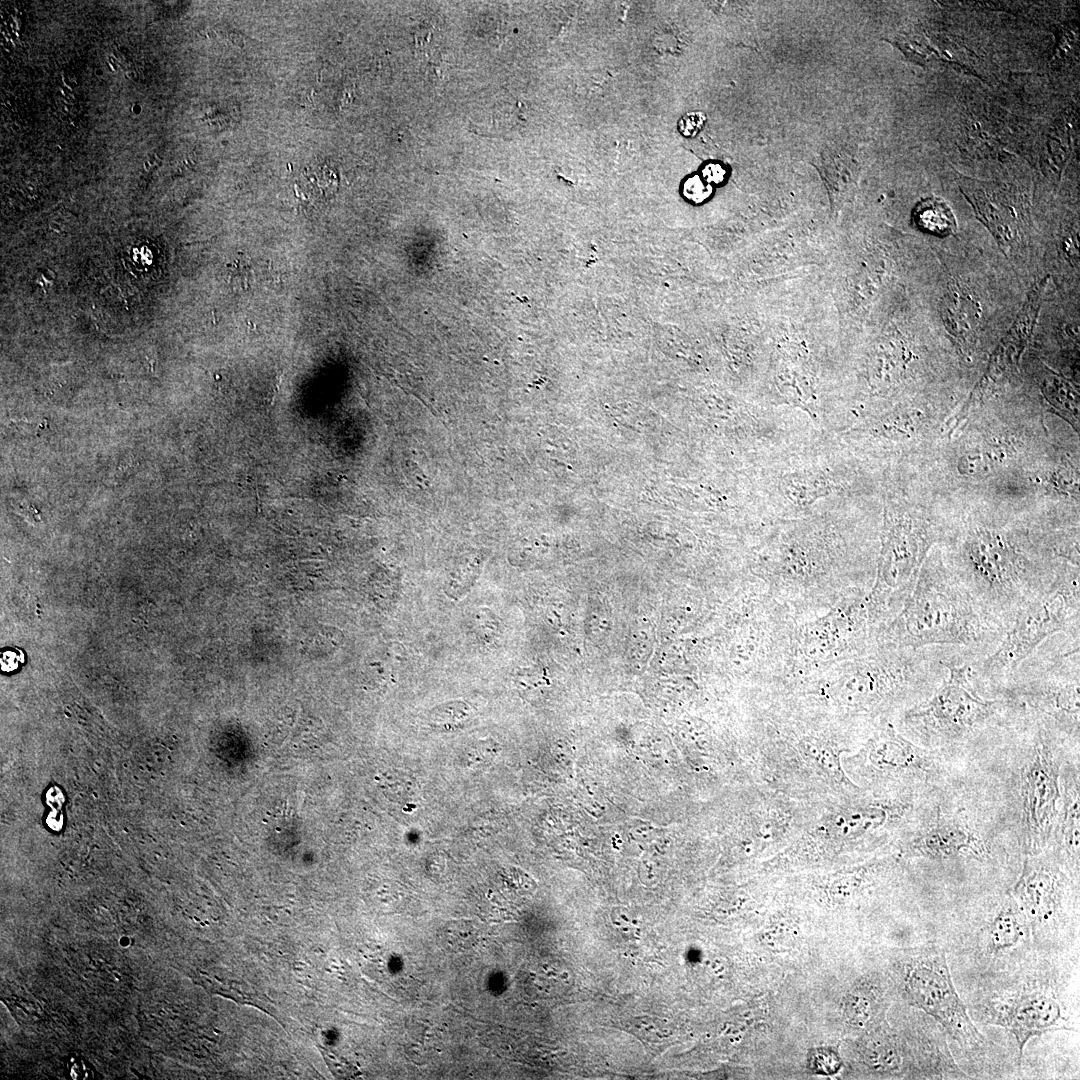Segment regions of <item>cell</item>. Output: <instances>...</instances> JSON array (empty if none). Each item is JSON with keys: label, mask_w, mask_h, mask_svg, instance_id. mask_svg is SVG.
<instances>
[{"label": "cell", "mask_w": 1080, "mask_h": 1080, "mask_svg": "<svg viewBox=\"0 0 1080 1080\" xmlns=\"http://www.w3.org/2000/svg\"><path fill=\"white\" fill-rule=\"evenodd\" d=\"M1078 958L1038 954L1011 974L965 989L963 999L975 1023L1003 1028L1014 1037L1019 1071L1033 1038L1078 1030Z\"/></svg>", "instance_id": "cell-1"}, {"label": "cell", "mask_w": 1080, "mask_h": 1080, "mask_svg": "<svg viewBox=\"0 0 1080 1080\" xmlns=\"http://www.w3.org/2000/svg\"><path fill=\"white\" fill-rule=\"evenodd\" d=\"M1005 632L952 572L941 555L926 557L899 613L877 631V647H940L978 660Z\"/></svg>", "instance_id": "cell-2"}, {"label": "cell", "mask_w": 1080, "mask_h": 1080, "mask_svg": "<svg viewBox=\"0 0 1080 1080\" xmlns=\"http://www.w3.org/2000/svg\"><path fill=\"white\" fill-rule=\"evenodd\" d=\"M852 502L772 521L753 541L752 563L791 578L836 572L867 590L876 572V532L859 527Z\"/></svg>", "instance_id": "cell-3"}, {"label": "cell", "mask_w": 1080, "mask_h": 1080, "mask_svg": "<svg viewBox=\"0 0 1080 1080\" xmlns=\"http://www.w3.org/2000/svg\"><path fill=\"white\" fill-rule=\"evenodd\" d=\"M1043 543H1033L1021 528L970 523L946 564L1006 628L1016 607L1048 587L1070 564Z\"/></svg>", "instance_id": "cell-4"}, {"label": "cell", "mask_w": 1080, "mask_h": 1080, "mask_svg": "<svg viewBox=\"0 0 1080 1080\" xmlns=\"http://www.w3.org/2000/svg\"><path fill=\"white\" fill-rule=\"evenodd\" d=\"M746 472L772 521L851 502L866 487L858 454L827 433Z\"/></svg>", "instance_id": "cell-5"}, {"label": "cell", "mask_w": 1080, "mask_h": 1080, "mask_svg": "<svg viewBox=\"0 0 1080 1080\" xmlns=\"http://www.w3.org/2000/svg\"><path fill=\"white\" fill-rule=\"evenodd\" d=\"M942 923L934 939L965 989L1011 974L1038 956L1028 921L1008 888L981 894Z\"/></svg>", "instance_id": "cell-6"}, {"label": "cell", "mask_w": 1080, "mask_h": 1080, "mask_svg": "<svg viewBox=\"0 0 1080 1080\" xmlns=\"http://www.w3.org/2000/svg\"><path fill=\"white\" fill-rule=\"evenodd\" d=\"M1016 737L1009 777L1013 831L1023 855L1047 850L1061 802V743L1067 738L1041 718L1024 712L1011 724Z\"/></svg>", "instance_id": "cell-7"}, {"label": "cell", "mask_w": 1080, "mask_h": 1080, "mask_svg": "<svg viewBox=\"0 0 1080 1080\" xmlns=\"http://www.w3.org/2000/svg\"><path fill=\"white\" fill-rule=\"evenodd\" d=\"M947 675L925 700L901 713L913 742L942 752L997 733L1023 711L1014 700L983 695L974 683L970 661L953 655L944 661Z\"/></svg>", "instance_id": "cell-8"}, {"label": "cell", "mask_w": 1080, "mask_h": 1080, "mask_svg": "<svg viewBox=\"0 0 1080 1080\" xmlns=\"http://www.w3.org/2000/svg\"><path fill=\"white\" fill-rule=\"evenodd\" d=\"M894 972L906 1001L943 1028L948 1040L957 1045L972 1068L973 1075H999L995 1044L972 1020L956 988L946 952L937 940L906 952L896 961Z\"/></svg>", "instance_id": "cell-9"}, {"label": "cell", "mask_w": 1080, "mask_h": 1080, "mask_svg": "<svg viewBox=\"0 0 1080 1080\" xmlns=\"http://www.w3.org/2000/svg\"><path fill=\"white\" fill-rule=\"evenodd\" d=\"M1079 580V566L1068 564L1048 587L1016 607L998 645L970 662L979 691L1001 684L1052 637L1080 635Z\"/></svg>", "instance_id": "cell-10"}, {"label": "cell", "mask_w": 1080, "mask_h": 1080, "mask_svg": "<svg viewBox=\"0 0 1080 1080\" xmlns=\"http://www.w3.org/2000/svg\"><path fill=\"white\" fill-rule=\"evenodd\" d=\"M944 535L943 525L887 492L873 587L867 595L876 628L889 623L912 592L930 547Z\"/></svg>", "instance_id": "cell-11"}, {"label": "cell", "mask_w": 1080, "mask_h": 1080, "mask_svg": "<svg viewBox=\"0 0 1080 1080\" xmlns=\"http://www.w3.org/2000/svg\"><path fill=\"white\" fill-rule=\"evenodd\" d=\"M1079 640V635L1052 637L1010 677L991 689V696L1014 700L1025 712L1079 744Z\"/></svg>", "instance_id": "cell-12"}, {"label": "cell", "mask_w": 1080, "mask_h": 1080, "mask_svg": "<svg viewBox=\"0 0 1080 1080\" xmlns=\"http://www.w3.org/2000/svg\"><path fill=\"white\" fill-rule=\"evenodd\" d=\"M1009 892L1030 926L1043 956H1078L1079 883L1047 852L1024 855Z\"/></svg>", "instance_id": "cell-13"}, {"label": "cell", "mask_w": 1080, "mask_h": 1080, "mask_svg": "<svg viewBox=\"0 0 1080 1080\" xmlns=\"http://www.w3.org/2000/svg\"><path fill=\"white\" fill-rule=\"evenodd\" d=\"M907 858L948 873L997 872L1009 863V854L996 834L965 810L936 804L922 807L915 826L902 845Z\"/></svg>", "instance_id": "cell-14"}, {"label": "cell", "mask_w": 1080, "mask_h": 1080, "mask_svg": "<svg viewBox=\"0 0 1080 1080\" xmlns=\"http://www.w3.org/2000/svg\"><path fill=\"white\" fill-rule=\"evenodd\" d=\"M920 1012L906 1040L885 1034L864 1040L861 1056L865 1065L880 1074L911 1079H971L953 1056L943 1028Z\"/></svg>", "instance_id": "cell-15"}, {"label": "cell", "mask_w": 1080, "mask_h": 1080, "mask_svg": "<svg viewBox=\"0 0 1080 1080\" xmlns=\"http://www.w3.org/2000/svg\"><path fill=\"white\" fill-rule=\"evenodd\" d=\"M862 762L871 777L922 793L940 789L948 777L940 751L918 745L889 725L881 727L867 742Z\"/></svg>", "instance_id": "cell-16"}, {"label": "cell", "mask_w": 1080, "mask_h": 1080, "mask_svg": "<svg viewBox=\"0 0 1080 1080\" xmlns=\"http://www.w3.org/2000/svg\"><path fill=\"white\" fill-rule=\"evenodd\" d=\"M1079 794V767L1065 766L1061 771V802L1057 821L1045 851L1077 883L1080 863Z\"/></svg>", "instance_id": "cell-17"}, {"label": "cell", "mask_w": 1080, "mask_h": 1080, "mask_svg": "<svg viewBox=\"0 0 1080 1080\" xmlns=\"http://www.w3.org/2000/svg\"><path fill=\"white\" fill-rule=\"evenodd\" d=\"M961 191L973 205L978 218L986 225L1005 254L1022 243V224L1015 208L1004 194L988 184L962 181Z\"/></svg>", "instance_id": "cell-18"}, {"label": "cell", "mask_w": 1080, "mask_h": 1080, "mask_svg": "<svg viewBox=\"0 0 1080 1080\" xmlns=\"http://www.w3.org/2000/svg\"><path fill=\"white\" fill-rule=\"evenodd\" d=\"M1048 279L1045 277L1030 291L1012 327L991 358L981 382L982 390L1017 366L1021 354L1033 336Z\"/></svg>", "instance_id": "cell-19"}, {"label": "cell", "mask_w": 1080, "mask_h": 1080, "mask_svg": "<svg viewBox=\"0 0 1080 1080\" xmlns=\"http://www.w3.org/2000/svg\"><path fill=\"white\" fill-rule=\"evenodd\" d=\"M941 315L950 334L964 340L972 337L978 329L982 310L980 303L967 289L955 284L942 300Z\"/></svg>", "instance_id": "cell-20"}, {"label": "cell", "mask_w": 1080, "mask_h": 1080, "mask_svg": "<svg viewBox=\"0 0 1080 1080\" xmlns=\"http://www.w3.org/2000/svg\"><path fill=\"white\" fill-rule=\"evenodd\" d=\"M913 218L920 229L937 236H947L957 228L951 208L936 197L921 200L914 208Z\"/></svg>", "instance_id": "cell-21"}, {"label": "cell", "mask_w": 1080, "mask_h": 1080, "mask_svg": "<svg viewBox=\"0 0 1080 1080\" xmlns=\"http://www.w3.org/2000/svg\"><path fill=\"white\" fill-rule=\"evenodd\" d=\"M1044 391L1053 402L1075 412V407L1078 406L1077 394L1063 379L1054 375L1050 376L1045 380Z\"/></svg>", "instance_id": "cell-22"}, {"label": "cell", "mask_w": 1080, "mask_h": 1080, "mask_svg": "<svg viewBox=\"0 0 1080 1080\" xmlns=\"http://www.w3.org/2000/svg\"><path fill=\"white\" fill-rule=\"evenodd\" d=\"M683 192L690 201L700 203L710 196L712 187L699 176L694 175L684 182Z\"/></svg>", "instance_id": "cell-23"}, {"label": "cell", "mask_w": 1080, "mask_h": 1080, "mask_svg": "<svg viewBox=\"0 0 1080 1080\" xmlns=\"http://www.w3.org/2000/svg\"><path fill=\"white\" fill-rule=\"evenodd\" d=\"M705 121L706 115L703 112H689L678 121V130L685 137H693L703 128Z\"/></svg>", "instance_id": "cell-24"}, {"label": "cell", "mask_w": 1080, "mask_h": 1080, "mask_svg": "<svg viewBox=\"0 0 1080 1080\" xmlns=\"http://www.w3.org/2000/svg\"><path fill=\"white\" fill-rule=\"evenodd\" d=\"M328 1067L334 1075L337 1077L347 1078L354 1075V1068L345 1061H341L336 1055L328 1051L326 1048H320Z\"/></svg>", "instance_id": "cell-25"}, {"label": "cell", "mask_w": 1080, "mask_h": 1080, "mask_svg": "<svg viewBox=\"0 0 1080 1080\" xmlns=\"http://www.w3.org/2000/svg\"><path fill=\"white\" fill-rule=\"evenodd\" d=\"M24 662V654L21 650L16 648H6L0 653L1 669L5 672H11L19 668Z\"/></svg>", "instance_id": "cell-26"}, {"label": "cell", "mask_w": 1080, "mask_h": 1080, "mask_svg": "<svg viewBox=\"0 0 1080 1080\" xmlns=\"http://www.w3.org/2000/svg\"><path fill=\"white\" fill-rule=\"evenodd\" d=\"M812 1062L819 1072L830 1073L838 1069L839 1061L835 1054L828 1051H817L812 1057Z\"/></svg>", "instance_id": "cell-27"}, {"label": "cell", "mask_w": 1080, "mask_h": 1080, "mask_svg": "<svg viewBox=\"0 0 1080 1080\" xmlns=\"http://www.w3.org/2000/svg\"><path fill=\"white\" fill-rule=\"evenodd\" d=\"M702 176L708 184H720L726 177V169L721 163L710 162L703 167Z\"/></svg>", "instance_id": "cell-28"}]
</instances>
